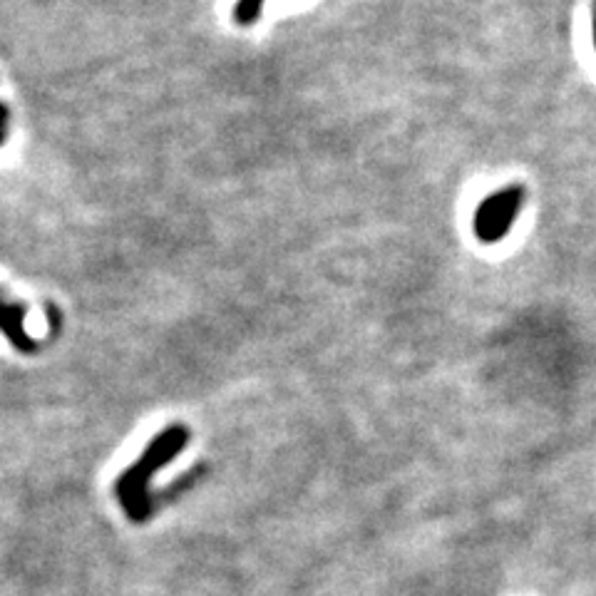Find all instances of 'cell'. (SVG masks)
Instances as JSON below:
<instances>
[{
  "instance_id": "3",
  "label": "cell",
  "mask_w": 596,
  "mask_h": 596,
  "mask_svg": "<svg viewBox=\"0 0 596 596\" xmlns=\"http://www.w3.org/2000/svg\"><path fill=\"white\" fill-rule=\"evenodd\" d=\"M25 316H28V306L0 291V333L18 353L35 356L40 351V343L25 328Z\"/></svg>"
},
{
  "instance_id": "6",
  "label": "cell",
  "mask_w": 596,
  "mask_h": 596,
  "mask_svg": "<svg viewBox=\"0 0 596 596\" xmlns=\"http://www.w3.org/2000/svg\"><path fill=\"white\" fill-rule=\"evenodd\" d=\"M594 45H596V13H594Z\"/></svg>"
},
{
  "instance_id": "5",
  "label": "cell",
  "mask_w": 596,
  "mask_h": 596,
  "mask_svg": "<svg viewBox=\"0 0 596 596\" xmlns=\"http://www.w3.org/2000/svg\"><path fill=\"white\" fill-rule=\"evenodd\" d=\"M10 135V107L5 102H0V149L5 147Z\"/></svg>"
},
{
  "instance_id": "4",
  "label": "cell",
  "mask_w": 596,
  "mask_h": 596,
  "mask_svg": "<svg viewBox=\"0 0 596 596\" xmlns=\"http://www.w3.org/2000/svg\"><path fill=\"white\" fill-rule=\"evenodd\" d=\"M261 10H264V0H239L234 8V23L236 25H254L259 20Z\"/></svg>"
},
{
  "instance_id": "1",
  "label": "cell",
  "mask_w": 596,
  "mask_h": 596,
  "mask_svg": "<svg viewBox=\"0 0 596 596\" xmlns=\"http://www.w3.org/2000/svg\"><path fill=\"white\" fill-rule=\"evenodd\" d=\"M189 445V428L184 425H169L162 433L149 440L140 457L127 467L115 482V495L125 515L132 522H147L154 510L152 495H149V482L154 472L164 470L184 447Z\"/></svg>"
},
{
  "instance_id": "2",
  "label": "cell",
  "mask_w": 596,
  "mask_h": 596,
  "mask_svg": "<svg viewBox=\"0 0 596 596\" xmlns=\"http://www.w3.org/2000/svg\"><path fill=\"white\" fill-rule=\"evenodd\" d=\"M524 204L522 187H505L500 192H492L482 199L480 207L472 217V231L482 244H497L507 236L515 219L520 217Z\"/></svg>"
}]
</instances>
